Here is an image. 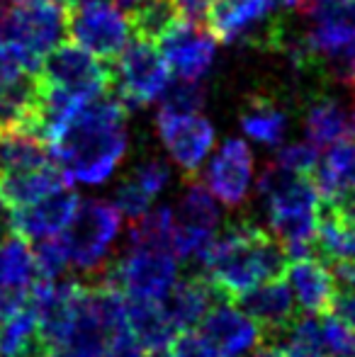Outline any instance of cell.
I'll list each match as a JSON object with an SVG mask.
<instances>
[{
    "instance_id": "6da1fadb",
    "label": "cell",
    "mask_w": 355,
    "mask_h": 357,
    "mask_svg": "<svg viewBox=\"0 0 355 357\" xmlns=\"http://www.w3.org/2000/svg\"><path fill=\"white\" fill-rule=\"evenodd\" d=\"M124 117L127 107L112 90L78 109L61 137L52 144L54 160L61 165L71 183L76 180L100 185L114 173L129 146Z\"/></svg>"
},
{
    "instance_id": "7a4b0ae2",
    "label": "cell",
    "mask_w": 355,
    "mask_h": 357,
    "mask_svg": "<svg viewBox=\"0 0 355 357\" xmlns=\"http://www.w3.org/2000/svg\"><path fill=\"white\" fill-rule=\"evenodd\" d=\"M195 263L224 296L236 299L256 284L282 278L289 255L268 231L251 221H241L229 226L219 238L214 236Z\"/></svg>"
},
{
    "instance_id": "3957f363",
    "label": "cell",
    "mask_w": 355,
    "mask_h": 357,
    "mask_svg": "<svg viewBox=\"0 0 355 357\" xmlns=\"http://www.w3.org/2000/svg\"><path fill=\"white\" fill-rule=\"evenodd\" d=\"M68 37V5L63 0L8 5L3 17V42L13 47L39 73L42 63Z\"/></svg>"
},
{
    "instance_id": "277c9868",
    "label": "cell",
    "mask_w": 355,
    "mask_h": 357,
    "mask_svg": "<svg viewBox=\"0 0 355 357\" xmlns=\"http://www.w3.org/2000/svg\"><path fill=\"white\" fill-rule=\"evenodd\" d=\"M112 68V93L124 107H144L158 100L171 85L173 73L156 44L137 39L109 63Z\"/></svg>"
},
{
    "instance_id": "5b68a950",
    "label": "cell",
    "mask_w": 355,
    "mask_h": 357,
    "mask_svg": "<svg viewBox=\"0 0 355 357\" xmlns=\"http://www.w3.org/2000/svg\"><path fill=\"white\" fill-rule=\"evenodd\" d=\"M119 209L103 199L78 202L76 214L61 234L71 265L88 275H95L107 265V250L119 234Z\"/></svg>"
},
{
    "instance_id": "8992f818",
    "label": "cell",
    "mask_w": 355,
    "mask_h": 357,
    "mask_svg": "<svg viewBox=\"0 0 355 357\" xmlns=\"http://www.w3.org/2000/svg\"><path fill=\"white\" fill-rule=\"evenodd\" d=\"M95 275L112 282L129 299L163 301L178 282V258L166 250L132 248L127 255L107 263Z\"/></svg>"
},
{
    "instance_id": "52a82bcc",
    "label": "cell",
    "mask_w": 355,
    "mask_h": 357,
    "mask_svg": "<svg viewBox=\"0 0 355 357\" xmlns=\"http://www.w3.org/2000/svg\"><path fill=\"white\" fill-rule=\"evenodd\" d=\"M44 83L54 85V88L63 90L71 98L90 102V100L100 98V95L112 90V68L109 63L100 61L83 47L68 42H61L42 63Z\"/></svg>"
},
{
    "instance_id": "ba28073f",
    "label": "cell",
    "mask_w": 355,
    "mask_h": 357,
    "mask_svg": "<svg viewBox=\"0 0 355 357\" xmlns=\"http://www.w3.org/2000/svg\"><path fill=\"white\" fill-rule=\"evenodd\" d=\"M129 32V17L114 3L95 0L68 8V39L105 63H112L124 52Z\"/></svg>"
},
{
    "instance_id": "9c48e42d",
    "label": "cell",
    "mask_w": 355,
    "mask_h": 357,
    "mask_svg": "<svg viewBox=\"0 0 355 357\" xmlns=\"http://www.w3.org/2000/svg\"><path fill=\"white\" fill-rule=\"evenodd\" d=\"M156 129L166 144L171 158L180 165L188 178H195L214 146V127L202 114H178L171 109H158Z\"/></svg>"
},
{
    "instance_id": "30bf717a",
    "label": "cell",
    "mask_w": 355,
    "mask_h": 357,
    "mask_svg": "<svg viewBox=\"0 0 355 357\" xmlns=\"http://www.w3.org/2000/svg\"><path fill=\"white\" fill-rule=\"evenodd\" d=\"M158 52L163 54L176 80L202 83L214 63L217 44L212 34L204 32V24L185 17L176 29H171L158 42Z\"/></svg>"
},
{
    "instance_id": "8fae6325",
    "label": "cell",
    "mask_w": 355,
    "mask_h": 357,
    "mask_svg": "<svg viewBox=\"0 0 355 357\" xmlns=\"http://www.w3.org/2000/svg\"><path fill=\"white\" fill-rule=\"evenodd\" d=\"M234 304L261 328L263 345L275 343L297 319V301L285 275L243 291L234 299Z\"/></svg>"
},
{
    "instance_id": "7c38bea8",
    "label": "cell",
    "mask_w": 355,
    "mask_h": 357,
    "mask_svg": "<svg viewBox=\"0 0 355 357\" xmlns=\"http://www.w3.org/2000/svg\"><path fill=\"white\" fill-rule=\"evenodd\" d=\"M78 195L71 185L49 192L27 207L8 209V226L24 241H42L63 234L78 209Z\"/></svg>"
},
{
    "instance_id": "4fadbf2b",
    "label": "cell",
    "mask_w": 355,
    "mask_h": 357,
    "mask_svg": "<svg viewBox=\"0 0 355 357\" xmlns=\"http://www.w3.org/2000/svg\"><path fill=\"white\" fill-rule=\"evenodd\" d=\"M207 188L227 207H241L253 180V153L241 139H227L207 165Z\"/></svg>"
},
{
    "instance_id": "5bb4252c",
    "label": "cell",
    "mask_w": 355,
    "mask_h": 357,
    "mask_svg": "<svg viewBox=\"0 0 355 357\" xmlns=\"http://www.w3.org/2000/svg\"><path fill=\"white\" fill-rule=\"evenodd\" d=\"M199 333L214 345L222 357H239L246 350L261 348L263 333L236 304L224 296L209 309V314L199 324Z\"/></svg>"
},
{
    "instance_id": "9a60e30c",
    "label": "cell",
    "mask_w": 355,
    "mask_h": 357,
    "mask_svg": "<svg viewBox=\"0 0 355 357\" xmlns=\"http://www.w3.org/2000/svg\"><path fill=\"white\" fill-rule=\"evenodd\" d=\"M285 280H287L299 309H304L312 316L331 314L333 296L338 289L326 263H322L314 255L292 258L285 270Z\"/></svg>"
},
{
    "instance_id": "2e32d148",
    "label": "cell",
    "mask_w": 355,
    "mask_h": 357,
    "mask_svg": "<svg viewBox=\"0 0 355 357\" xmlns=\"http://www.w3.org/2000/svg\"><path fill=\"white\" fill-rule=\"evenodd\" d=\"M224 299V294L217 289V284L207 275H190L188 280H178L168 296L163 299L168 316L173 326L180 331H195L199 328L202 319L209 314L214 304Z\"/></svg>"
},
{
    "instance_id": "e0dca14e",
    "label": "cell",
    "mask_w": 355,
    "mask_h": 357,
    "mask_svg": "<svg viewBox=\"0 0 355 357\" xmlns=\"http://www.w3.org/2000/svg\"><path fill=\"white\" fill-rule=\"evenodd\" d=\"M275 5H278L275 0H214L204 22L214 39L234 44L251 32Z\"/></svg>"
},
{
    "instance_id": "ac0fdd59",
    "label": "cell",
    "mask_w": 355,
    "mask_h": 357,
    "mask_svg": "<svg viewBox=\"0 0 355 357\" xmlns=\"http://www.w3.org/2000/svg\"><path fill=\"white\" fill-rule=\"evenodd\" d=\"M56 163L52 146L22 127H0V178Z\"/></svg>"
},
{
    "instance_id": "d6986e66",
    "label": "cell",
    "mask_w": 355,
    "mask_h": 357,
    "mask_svg": "<svg viewBox=\"0 0 355 357\" xmlns=\"http://www.w3.org/2000/svg\"><path fill=\"white\" fill-rule=\"evenodd\" d=\"M66 185H71V178L63 173L61 165L52 163L37 170H27V173L0 178V197L8 209H17L47 197L54 190L66 188Z\"/></svg>"
},
{
    "instance_id": "ffe728a7",
    "label": "cell",
    "mask_w": 355,
    "mask_h": 357,
    "mask_svg": "<svg viewBox=\"0 0 355 357\" xmlns=\"http://www.w3.org/2000/svg\"><path fill=\"white\" fill-rule=\"evenodd\" d=\"M127 321L134 338L144 350L168 348L178 335V328L173 326L163 301L156 299H129L127 296Z\"/></svg>"
},
{
    "instance_id": "44dd1931",
    "label": "cell",
    "mask_w": 355,
    "mask_h": 357,
    "mask_svg": "<svg viewBox=\"0 0 355 357\" xmlns=\"http://www.w3.org/2000/svg\"><path fill=\"white\" fill-rule=\"evenodd\" d=\"M322 202H333L341 192L355 190V137L331 146L312 175Z\"/></svg>"
},
{
    "instance_id": "7402d4cb",
    "label": "cell",
    "mask_w": 355,
    "mask_h": 357,
    "mask_svg": "<svg viewBox=\"0 0 355 357\" xmlns=\"http://www.w3.org/2000/svg\"><path fill=\"white\" fill-rule=\"evenodd\" d=\"M127 17L134 37L158 47V42L171 29H176L188 15H185L180 0H142L134 5Z\"/></svg>"
},
{
    "instance_id": "603a6c76",
    "label": "cell",
    "mask_w": 355,
    "mask_h": 357,
    "mask_svg": "<svg viewBox=\"0 0 355 357\" xmlns=\"http://www.w3.org/2000/svg\"><path fill=\"white\" fill-rule=\"evenodd\" d=\"M307 137L317 149L331 146L355 137L353 117L336 102V100H317L307 112Z\"/></svg>"
},
{
    "instance_id": "cb8c5ba5",
    "label": "cell",
    "mask_w": 355,
    "mask_h": 357,
    "mask_svg": "<svg viewBox=\"0 0 355 357\" xmlns=\"http://www.w3.org/2000/svg\"><path fill=\"white\" fill-rule=\"evenodd\" d=\"M314 253H319L322 263L326 265L355 258V231L341 219V214L328 202H322V207H319Z\"/></svg>"
},
{
    "instance_id": "d4e9b609",
    "label": "cell",
    "mask_w": 355,
    "mask_h": 357,
    "mask_svg": "<svg viewBox=\"0 0 355 357\" xmlns=\"http://www.w3.org/2000/svg\"><path fill=\"white\" fill-rule=\"evenodd\" d=\"M176 226L195 234L214 236V229L219 226V207L214 202L209 188L197 183V178H188V190L178 204Z\"/></svg>"
},
{
    "instance_id": "484cf974",
    "label": "cell",
    "mask_w": 355,
    "mask_h": 357,
    "mask_svg": "<svg viewBox=\"0 0 355 357\" xmlns=\"http://www.w3.org/2000/svg\"><path fill=\"white\" fill-rule=\"evenodd\" d=\"M241 129L261 144L278 146L287 134V114L268 98H251L241 112Z\"/></svg>"
},
{
    "instance_id": "4316f807",
    "label": "cell",
    "mask_w": 355,
    "mask_h": 357,
    "mask_svg": "<svg viewBox=\"0 0 355 357\" xmlns=\"http://www.w3.org/2000/svg\"><path fill=\"white\" fill-rule=\"evenodd\" d=\"M129 245L132 248H153L176 255V214L173 209H156L142 219L129 221ZM178 258V255H176Z\"/></svg>"
},
{
    "instance_id": "83f0119b",
    "label": "cell",
    "mask_w": 355,
    "mask_h": 357,
    "mask_svg": "<svg viewBox=\"0 0 355 357\" xmlns=\"http://www.w3.org/2000/svg\"><path fill=\"white\" fill-rule=\"evenodd\" d=\"M34 270H37V280H59L71 265L68 258V248L63 243L61 234L52 236V238H42L34 241Z\"/></svg>"
},
{
    "instance_id": "f1b7e54d",
    "label": "cell",
    "mask_w": 355,
    "mask_h": 357,
    "mask_svg": "<svg viewBox=\"0 0 355 357\" xmlns=\"http://www.w3.org/2000/svg\"><path fill=\"white\" fill-rule=\"evenodd\" d=\"M163 98V109H171L178 114H192L199 112L204 105V88L202 83H190V80H176L166 88Z\"/></svg>"
},
{
    "instance_id": "f546056e",
    "label": "cell",
    "mask_w": 355,
    "mask_h": 357,
    "mask_svg": "<svg viewBox=\"0 0 355 357\" xmlns=\"http://www.w3.org/2000/svg\"><path fill=\"white\" fill-rule=\"evenodd\" d=\"M319 160H322V155H319V149L312 142L287 144L275 155V163L278 165H282V168L292 170V173H297V175H307V178L314 175Z\"/></svg>"
},
{
    "instance_id": "4dcf8cb0",
    "label": "cell",
    "mask_w": 355,
    "mask_h": 357,
    "mask_svg": "<svg viewBox=\"0 0 355 357\" xmlns=\"http://www.w3.org/2000/svg\"><path fill=\"white\" fill-rule=\"evenodd\" d=\"M151 199H153L151 195L139 183H134L132 178L124 180V183L114 190V207L119 209L122 216H127L129 221H137V219H142L144 214H149Z\"/></svg>"
},
{
    "instance_id": "1f68e13d",
    "label": "cell",
    "mask_w": 355,
    "mask_h": 357,
    "mask_svg": "<svg viewBox=\"0 0 355 357\" xmlns=\"http://www.w3.org/2000/svg\"><path fill=\"white\" fill-rule=\"evenodd\" d=\"M168 178H171V168L168 163H163L161 158H149L139 165L137 170L132 173V180L139 183L144 190H146L151 197H156L163 188L168 185Z\"/></svg>"
},
{
    "instance_id": "d6a6232c",
    "label": "cell",
    "mask_w": 355,
    "mask_h": 357,
    "mask_svg": "<svg viewBox=\"0 0 355 357\" xmlns=\"http://www.w3.org/2000/svg\"><path fill=\"white\" fill-rule=\"evenodd\" d=\"M105 353H107V343L71 338L61 345H47L42 357H105Z\"/></svg>"
},
{
    "instance_id": "836d02e7",
    "label": "cell",
    "mask_w": 355,
    "mask_h": 357,
    "mask_svg": "<svg viewBox=\"0 0 355 357\" xmlns=\"http://www.w3.org/2000/svg\"><path fill=\"white\" fill-rule=\"evenodd\" d=\"M173 357H222L199 331H180L173 340Z\"/></svg>"
},
{
    "instance_id": "e575fe53",
    "label": "cell",
    "mask_w": 355,
    "mask_h": 357,
    "mask_svg": "<svg viewBox=\"0 0 355 357\" xmlns=\"http://www.w3.org/2000/svg\"><path fill=\"white\" fill-rule=\"evenodd\" d=\"M29 304V287H3L0 289V324L13 319Z\"/></svg>"
},
{
    "instance_id": "d590c367",
    "label": "cell",
    "mask_w": 355,
    "mask_h": 357,
    "mask_svg": "<svg viewBox=\"0 0 355 357\" xmlns=\"http://www.w3.org/2000/svg\"><path fill=\"white\" fill-rule=\"evenodd\" d=\"M105 357H146V350L139 345V340L134 338L132 328H129L109 340Z\"/></svg>"
},
{
    "instance_id": "8d00e7d4",
    "label": "cell",
    "mask_w": 355,
    "mask_h": 357,
    "mask_svg": "<svg viewBox=\"0 0 355 357\" xmlns=\"http://www.w3.org/2000/svg\"><path fill=\"white\" fill-rule=\"evenodd\" d=\"M331 314L336 316V319H341L343 324H348L351 328H355V289L336 291Z\"/></svg>"
},
{
    "instance_id": "74e56055",
    "label": "cell",
    "mask_w": 355,
    "mask_h": 357,
    "mask_svg": "<svg viewBox=\"0 0 355 357\" xmlns=\"http://www.w3.org/2000/svg\"><path fill=\"white\" fill-rule=\"evenodd\" d=\"M328 270H331L336 287H341V289H355V258L331 263Z\"/></svg>"
},
{
    "instance_id": "f35d334b",
    "label": "cell",
    "mask_w": 355,
    "mask_h": 357,
    "mask_svg": "<svg viewBox=\"0 0 355 357\" xmlns=\"http://www.w3.org/2000/svg\"><path fill=\"white\" fill-rule=\"evenodd\" d=\"M328 204H331V207L341 214V219L355 231V190H346V192H341Z\"/></svg>"
},
{
    "instance_id": "ab89813d",
    "label": "cell",
    "mask_w": 355,
    "mask_h": 357,
    "mask_svg": "<svg viewBox=\"0 0 355 357\" xmlns=\"http://www.w3.org/2000/svg\"><path fill=\"white\" fill-rule=\"evenodd\" d=\"M212 3H214V0H180L185 15H188V20H192V22H204V17H207V10H209V5H212Z\"/></svg>"
},
{
    "instance_id": "60d3db41",
    "label": "cell",
    "mask_w": 355,
    "mask_h": 357,
    "mask_svg": "<svg viewBox=\"0 0 355 357\" xmlns=\"http://www.w3.org/2000/svg\"><path fill=\"white\" fill-rule=\"evenodd\" d=\"M278 357H333L326 350L319 348H294V345H282V348H273Z\"/></svg>"
},
{
    "instance_id": "b9f144b4",
    "label": "cell",
    "mask_w": 355,
    "mask_h": 357,
    "mask_svg": "<svg viewBox=\"0 0 355 357\" xmlns=\"http://www.w3.org/2000/svg\"><path fill=\"white\" fill-rule=\"evenodd\" d=\"M275 3H278L280 8H304L307 0H275Z\"/></svg>"
},
{
    "instance_id": "7bdbcfd3",
    "label": "cell",
    "mask_w": 355,
    "mask_h": 357,
    "mask_svg": "<svg viewBox=\"0 0 355 357\" xmlns=\"http://www.w3.org/2000/svg\"><path fill=\"white\" fill-rule=\"evenodd\" d=\"M0 127H10V112H8V107H5L3 98H0Z\"/></svg>"
},
{
    "instance_id": "ee69618b",
    "label": "cell",
    "mask_w": 355,
    "mask_h": 357,
    "mask_svg": "<svg viewBox=\"0 0 355 357\" xmlns=\"http://www.w3.org/2000/svg\"><path fill=\"white\" fill-rule=\"evenodd\" d=\"M146 357H173V350H168V348L146 350Z\"/></svg>"
},
{
    "instance_id": "f6af8a7d",
    "label": "cell",
    "mask_w": 355,
    "mask_h": 357,
    "mask_svg": "<svg viewBox=\"0 0 355 357\" xmlns=\"http://www.w3.org/2000/svg\"><path fill=\"white\" fill-rule=\"evenodd\" d=\"M253 357H278V355H275L273 348H268V345H261V348L256 350V355H253Z\"/></svg>"
},
{
    "instance_id": "bcb514c9",
    "label": "cell",
    "mask_w": 355,
    "mask_h": 357,
    "mask_svg": "<svg viewBox=\"0 0 355 357\" xmlns=\"http://www.w3.org/2000/svg\"><path fill=\"white\" fill-rule=\"evenodd\" d=\"M68 8H78V5H88V3H95V0H63Z\"/></svg>"
},
{
    "instance_id": "7dc6e473",
    "label": "cell",
    "mask_w": 355,
    "mask_h": 357,
    "mask_svg": "<svg viewBox=\"0 0 355 357\" xmlns=\"http://www.w3.org/2000/svg\"><path fill=\"white\" fill-rule=\"evenodd\" d=\"M114 3L124 5V8H134V5H137V3H142V0H114Z\"/></svg>"
},
{
    "instance_id": "c3c4849f",
    "label": "cell",
    "mask_w": 355,
    "mask_h": 357,
    "mask_svg": "<svg viewBox=\"0 0 355 357\" xmlns=\"http://www.w3.org/2000/svg\"><path fill=\"white\" fill-rule=\"evenodd\" d=\"M10 5H20V3H39V0H8Z\"/></svg>"
},
{
    "instance_id": "681fc988",
    "label": "cell",
    "mask_w": 355,
    "mask_h": 357,
    "mask_svg": "<svg viewBox=\"0 0 355 357\" xmlns=\"http://www.w3.org/2000/svg\"><path fill=\"white\" fill-rule=\"evenodd\" d=\"M0 216H3V197H0ZM3 229H10V226H0V231Z\"/></svg>"
},
{
    "instance_id": "f907efd6",
    "label": "cell",
    "mask_w": 355,
    "mask_h": 357,
    "mask_svg": "<svg viewBox=\"0 0 355 357\" xmlns=\"http://www.w3.org/2000/svg\"><path fill=\"white\" fill-rule=\"evenodd\" d=\"M348 357H355V340H353V348H351V353H348Z\"/></svg>"
},
{
    "instance_id": "816d5d0a",
    "label": "cell",
    "mask_w": 355,
    "mask_h": 357,
    "mask_svg": "<svg viewBox=\"0 0 355 357\" xmlns=\"http://www.w3.org/2000/svg\"><path fill=\"white\" fill-rule=\"evenodd\" d=\"M353 127H355V109H353Z\"/></svg>"
},
{
    "instance_id": "f5cc1de1",
    "label": "cell",
    "mask_w": 355,
    "mask_h": 357,
    "mask_svg": "<svg viewBox=\"0 0 355 357\" xmlns=\"http://www.w3.org/2000/svg\"><path fill=\"white\" fill-rule=\"evenodd\" d=\"M0 357H3V355H0Z\"/></svg>"
},
{
    "instance_id": "db71d44e",
    "label": "cell",
    "mask_w": 355,
    "mask_h": 357,
    "mask_svg": "<svg viewBox=\"0 0 355 357\" xmlns=\"http://www.w3.org/2000/svg\"><path fill=\"white\" fill-rule=\"evenodd\" d=\"M3 231H5V229H3Z\"/></svg>"
}]
</instances>
